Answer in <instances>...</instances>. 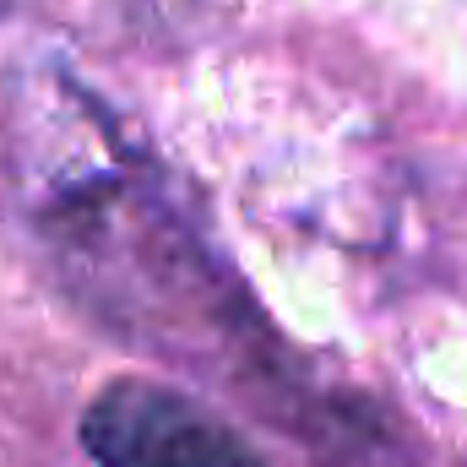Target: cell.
<instances>
[{
	"instance_id": "6da1fadb",
	"label": "cell",
	"mask_w": 467,
	"mask_h": 467,
	"mask_svg": "<svg viewBox=\"0 0 467 467\" xmlns=\"http://www.w3.org/2000/svg\"><path fill=\"white\" fill-rule=\"evenodd\" d=\"M82 451L99 467H266L223 413L141 375H125L88 402Z\"/></svg>"
},
{
	"instance_id": "7a4b0ae2",
	"label": "cell",
	"mask_w": 467,
	"mask_h": 467,
	"mask_svg": "<svg viewBox=\"0 0 467 467\" xmlns=\"http://www.w3.org/2000/svg\"><path fill=\"white\" fill-rule=\"evenodd\" d=\"M11 5H16V0H0V16H5V11H11Z\"/></svg>"
}]
</instances>
